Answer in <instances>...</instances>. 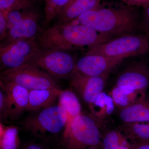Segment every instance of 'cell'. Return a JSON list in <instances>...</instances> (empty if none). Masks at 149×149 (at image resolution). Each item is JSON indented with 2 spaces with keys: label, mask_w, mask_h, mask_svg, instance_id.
Here are the masks:
<instances>
[{
  "label": "cell",
  "mask_w": 149,
  "mask_h": 149,
  "mask_svg": "<svg viewBox=\"0 0 149 149\" xmlns=\"http://www.w3.org/2000/svg\"><path fill=\"white\" fill-rule=\"evenodd\" d=\"M141 18L134 6L121 2L101 3L97 8L73 21L115 38L136 34L141 28Z\"/></svg>",
  "instance_id": "obj_1"
},
{
  "label": "cell",
  "mask_w": 149,
  "mask_h": 149,
  "mask_svg": "<svg viewBox=\"0 0 149 149\" xmlns=\"http://www.w3.org/2000/svg\"><path fill=\"white\" fill-rule=\"evenodd\" d=\"M113 38L89 26L72 21L48 27L42 31L37 41L41 49L70 51L86 47L88 49Z\"/></svg>",
  "instance_id": "obj_2"
},
{
  "label": "cell",
  "mask_w": 149,
  "mask_h": 149,
  "mask_svg": "<svg viewBox=\"0 0 149 149\" xmlns=\"http://www.w3.org/2000/svg\"><path fill=\"white\" fill-rule=\"evenodd\" d=\"M22 123L23 129L36 141L56 149L67 125L66 111L59 105H54L32 112Z\"/></svg>",
  "instance_id": "obj_3"
},
{
  "label": "cell",
  "mask_w": 149,
  "mask_h": 149,
  "mask_svg": "<svg viewBox=\"0 0 149 149\" xmlns=\"http://www.w3.org/2000/svg\"><path fill=\"white\" fill-rule=\"evenodd\" d=\"M102 137L95 118L82 113L67 126L56 149H103Z\"/></svg>",
  "instance_id": "obj_4"
},
{
  "label": "cell",
  "mask_w": 149,
  "mask_h": 149,
  "mask_svg": "<svg viewBox=\"0 0 149 149\" xmlns=\"http://www.w3.org/2000/svg\"><path fill=\"white\" fill-rule=\"evenodd\" d=\"M149 53V37L144 34H127L115 37L88 49L86 54H96L125 59Z\"/></svg>",
  "instance_id": "obj_5"
},
{
  "label": "cell",
  "mask_w": 149,
  "mask_h": 149,
  "mask_svg": "<svg viewBox=\"0 0 149 149\" xmlns=\"http://www.w3.org/2000/svg\"><path fill=\"white\" fill-rule=\"evenodd\" d=\"M1 79L20 85L29 91L59 87L57 79L32 63L3 70Z\"/></svg>",
  "instance_id": "obj_6"
},
{
  "label": "cell",
  "mask_w": 149,
  "mask_h": 149,
  "mask_svg": "<svg viewBox=\"0 0 149 149\" xmlns=\"http://www.w3.org/2000/svg\"><path fill=\"white\" fill-rule=\"evenodd\" d=\"M77 61L70 51L41 49L29 63L35 65L58 80L70 77Z\"/></svg>",
  "instance_id": "obj_7"
},
{
  "label": "cell",
  "mask_w": 149,
  "mask_h": 149,
  "mask_svg": "<svg viewBox=\"0 0 149 149\" xmlns=\"http://www.w3.org/2000/svg\"><path fill=\"white\" fill-rule=\"evenodd\" d=\"M40 49L37 38L14 40L1 45V70L3 71L30 63Z\"/></svg>",
  "instance_id": "obj_8"
},
{
  "label": "cell",
  "mask_w": 149,
  "mask_h": 149,
  "mask_svg": "<svg viewBox=\"0 0 149 149\" xmlns=\"http://www.w3.org/2000/svg\"><path fill=\"white\" fill-rule=\"evenodd\" d=\"M96 54H86L77 59L74 71L91 76H108L110 72L123 60Z\"/></svg>",
  "instance_id": "obj_9"
},
{
  "label": "cell",
  "mask_w": 149,
  "mask_h": 149,
  "mask_svg": "<svg viewBox=\"0 0 149 149\" xmlns=\"http://www.w3.org/2000/svg\"><path fill=\"white\" fill-rule=\"evenodd\" d=\"M107 76L91 77L74 71L70 77L71 90L88 107L103 92Z\"/></svg>",
  "instance_id": "obj_10"
},
{
  "label": "cell",
  "mask_w": 149,
  "mask_h": 149,
  "mask_svg": "<svg viewBox=\"0 0 149 149\" xmlns=\"http://www.w3.org/2000/svg\"><path fill=\"white\" fill-rule=\"evenodd\" d=\"M116 86L135 91H147L149 86V67L143 62L131 65L118 75Z\"/></svg>",
  "instance_id": "obj_11"
},
{
  "label": "cell",
  "mask_w": 149,
  "mask_h": 149,
  "mask_svg": "<svg viewBox=\"0 0 149 149\" xmlns=\"http://www.w3.org/2000/svg\"><path fill=\"white\" fill-rule=\"evenodd\" d=\"M1 88L6 96L10 109V121L17 119L27 111L29 91L17 84L1 79Z\"/></svg>",
  "instance_id": "obj_12"
},
{
  "label": "cell",
  "mask_w": 149,
  "mask_h": 149,
  "mask_svg": "<svg viewBox=\"0 0 149 149\" xmlns=\"http://www.w3.org/2000/svg\"><path fill=\"white\" fill-rule=\"evenodd\" d=\"M42 32L40 16L38 13L35 10L31 15L10 28L1 45L14 40L37 38Z\"/></svg>",
  "instance_id": "obj_13"
},
{
  "label": "cell",
  "mask_w": 149,
  "mask_h": 149,
  "mask_svg": "<svg viewBox=\"0 0 149 149\" xmlns=\"http://www.w3.org/2000/svg\"><path fill=\"white\" fill-rule=\"evenodd\" d=\"M101 0H70L57 15L56 24L71 22L86 13L98 7Z\"/></svg>",
  "instance_id": "obj_14"
},
{
  "label": "cell",
  "mask_w": 149,
  "mask_h": 149,
  "mask_svg": "<svg viewBox=\"0 0 149 149\" xmlns=\"http://www.w3.org/2000/svg\"><path fill=\"white\" fill-rule=\"evenodd\" d=\"M62 90L59 87L29 91L27 111L35 112L54 105Z\"/></svg>",
  "instance_id": "obj_15"
},
{
  "label": "cell",
  "mask_w": 149,
  "mask_h": 149,
  "mask_svg": "<svg viewBox=\"0 0 149 149\" xmlns=\"http://www.w3.org/2000/svg\"><path fill=\"white\" fill-rule=\"evenodd\" d=\"M119 118L123 123L149 122V96L120 109Z\"/></svg>",
  "instance_id": "obj_16"
},
{
  "label": "cell",
  "mask_w": 149,
  "mask_h": 149,
  "mask_svg": "<svg viewBox=\"0 0 149 149\" xmlns=\"http://www.w3.org/2000/svg\"><path fill=\"white\" fill-rule=\"evenodd\" d=\"M110 95L115 106L120 109L136 103L147 96V91H135L115 86Z\"/></svg>",
  "instance_id": "obj_17"
},
{
  "label": "cell",
  "mask_w": 149,
  "mask_h": 149,
  "mask_svg": "<svg viewBox=\"0 0 149 149\" xmlns=\"http://www.w3.org/2000/svg\"><path fill=\"white\" fill-rule=\"evenodd\" d=\"M58 104L66 111L68 117L67 126L74 118L82 113V106L78 97L71 89L62 90L58 97Z\"/></svg>",
  "instance_id": "obj_18"
},
{
  "label": "cell",
  "mask_w": 149,
  "mask_h": 149,
  "mask_svg": "<svg viewBox=\"0 0 149 149\" xmlns=\"http://www.w3.org/2000/svg\"><path fill=\"white\" fill-rule=\"evenodd\" d=\"M88 107L93 117L101 120L112 114L115 110V105L110 95L103 92L95 101Z\"/></svg>",
  "instance_id": "obj_19"
},
{
  "label": "cell",
  "mask_w": 149,
  "mask_h": 149,
  "mask_svg": "<svg viewBox=\"0 0 149 149\" xmlns=\"http://www.w3.org/2000/svg\"><path fill=\"white\" fill-rule=\"evenodd\" d=\"M121 131L131 143L149 141V123H123Z\"/></svg>",
  "instance_id": "obj_20"
},
{
  "label": "cell",
  "mask_w": 149,
  "mask_h": 149,
  "mask_svg": "<svg viewBox=\"0 0 149 149\" xmlns=\"http://www.w3.org/2000/svg\"><path fill=\"white\" fill-rule=\"evenodd\" d=\"M20 129L15 125L5 126L0 123V149H18Z\"/></svg>",
  "instance_id": "obj_21"
},
{
  "label": "cell",
  "mask_w": 149,
  "mask_h": 149,
  "mask_svg": "<svg viewBox=\"0 0 149 149\" xmlns=\"http://www.w3.org/2000/svg\"><path fill=\"white\" fill-rule=\"evenodd\" d=\"M70 0H45V24L48 25L55 19L57 15Z\"/></svg>",
  "instance_id": "obj_22"
},
{
  "label": "cell",
  "mask_w": 149,
  "mask_h": 149,
  "mask_svg": "<svg viewBox=\"0 0 149 149\" xmlns=\"http://www.w3.org/2000/svg\"><path fill=\"white\" fill-rule=\"evenodd\" d=\"M38 0H0V11H11L33 8Z\"/></svg>",
  "instance_id": "obj_23"
},
{
  "label": "cell",
  "mask_w": 149,
  "mask_h": 149,
  "mask_svg": "<svg viewBox=\"0 0 149 149\" xmlns=\"http://www.w3.org/2000/svg\"><path fill=\"white\" fill-rule=\"evenodd\" d=\"M123 136L121 130L109 131L102 137L103 149H118Z\"/></svg>",
  "instance_id": "obj_24"
},
{
  "label": "cell",
  "mask_w": 149,
  "mask_h": 149,
  "mask_svg": "<svg viewBox=\"0 0 149 149\" xmlns=\"http://www.w3.org/2000/svg\"><path fill=\"white\" fill-rule=\"evenodd\" d=\"M35 11L33 8L11 11L7 13L8 29L23 19L31 15Z\"/></svg>",
  "instance_id": "obj_25"
},
{
  "label": "cell",
  "mask_w": 149,
  "mask_h": 149,
  "mask_svg": "<svg viewBox=\"0 0 149 149\" xmlns=\"http://www.w3.org/2000/svg\"><path fill=\"white\" fill-rule=\"evenodd\" d=\"M0 120L1 123L3 124L8 123L10 122L9 107L6 96L1 88L0 90Z\"/></svg>",
  "instance_id": "obj_26"
},
{
  "label": "cell",
  "mask_w": 149,
  "mask_h": 149,
  "mask_svg": "<svg viewBox=\"0 0 149 149\" xmlns=\"http://www.w3.org/2000/svg\"><path fill=\"white\" fill-rule=\"evenodd\" d=\"M8 30L7 13L0 11V40L1 41L4 40Z\"/></svg>",
  "instance_id": "obj_27"
},
{
  "label": "cell",
  "mask_w": 149,
  "mask_h": 149,
  "mask_svg": "<svg viewBox=\"0 0 149 149\" xmlns=\"http://www.w3.org/2000/svg\"><path fill=\"white\" fill-rule=\"evenodd\" d=\"M141 28L143 31L144 34L149 37V3L145 6L141 17Z\"/></svg>",
  "instance_id": "obj_28"
},
{
  "label": "cell",
  "mask_w": 149,
  "mask_h": 149,
  "mask_svg": "<svg viewBox=\"0 0 149 149\" xmlns=\"http://www.w3.org/2000/svg\"><path fill=\"white\" fill-rule=\"evenodd\" d=\"M52 148L45 144L39 142L33 141L24 144L22 149H51Z\"/></svg>",
  "instance_id": "obj_29"
},
{
  "label": "cell",
  "mask_w": 149,
  "mask_h": 149,
  "mask_svg": "<svg viewBox=\"0 0 149 149\" xmlns=\"http://www.w3.org/2000/svg\"><path fill=\"white\" fill-rule=\"evenodd\" d=\"M121 2L128 5L133 6H146L149 3V0H120Z\"/></svg>",
  "instance_id": "obj_30"
},
{
  "label": "cell",
  "mask_w": 149,
  "mask_h": 149,
  "mask_svg": "<svg viewBox=\"0 0 149 149\" xmlns=\"http://www.w3.org/2000/svg\"><path fill=\"white\" fill-rule=\"evenodd\" d=\"M118 149H132V143L124 135L121 139Z\"/></svg>",
  "instance_id": "obj_31"
},
{
  "label": "cell",
  "mask_w": 149,
  "mask_h": 149,
  "mask_svg": "<svg viewBox=\"0 0 149 149\" xmlns=\"http://www.w3.org/2000/svg\"><path fill=\"white\" fill-rule=\"evenodd\" d=\"M132 144V149H149V141L137 142Z\"/></svg>",
  "instance_id": "obj_32"
},
{
  "label": "cell",
  "mask_w": 149,
  "mask_h": 149,
  "mask_svg": "<svg viewBox=\"0 0 149 149\" xmlns=\"http://www.w3.org/2000/svg\"></svg>",
  "instance_id": "obj_33"
}]
</instances>
